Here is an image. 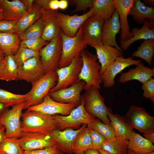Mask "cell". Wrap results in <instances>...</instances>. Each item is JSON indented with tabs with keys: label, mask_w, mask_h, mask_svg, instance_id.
Instances as JSON below:
<instances>
[{
	"label": "cell",
	"mask_w": 154,
	"mask_h": 154,
	"mask_svg": "<svg viewBox=\"0 0 154 154\" xmlns=\"http://www.w3.org/2000/svg\"><path fill=\"white\" fill-rule=\"evenodd\" d=\"M21 128L22 132H39L49 134L57 129L52 116L27 110L23 113Z\"/></svg>",
	"instance_id": "cell-1"
},
{
	"label": "cell",
	"mask_w": 154,
	"mask_h": 154,
	"mask_svg": "<svg viewBox=\"0 0 154 154\" xmlns=\"http://www.w3.org/2000/svg\"><path fill=\"white\" fill-rule=\"evenodd\" d=\"M80 56L82 58V65L79 80L85 82L84 90L86 91L92 86L100 89L102 83L100 74L101 66L97 62L96 55L85 49L81 51Z\"/></svg>",
	"instance_id": "cell-2"
},
{
	"label": "cell",
	"mask_w": 154,
	"mask_h": 154,
	"mask_svg": "<svg viewBox=\"0 0 154 154\" xmlns=\"http://www.w3.org/2000/svg\"><path fill=\"white\" fill-rule=\"evenodd\" d=\"M82 95L87 112L104 123H110L108 115L113 113L112 109L106 106L104 103L105 98L100 94L99 89L92 86Z\"/></svg>",
	"instance_id": "cell-3"
},
{
	"label": "cell",
	"mask_w": 154,
	"mask_h": 154,
	"mask_svg": "<svg viewBox=\"0 0 154 154\" xmlns=\"http://www.w3.org/2000/svg\"><path fill=\"white\" fill-rule=\"evenodd\" d=\"M61 35L62 50L59 68L68 66L74 58L80 56L81 51L87 46L84 38L82 25L74 37L65 36L61 31Z\"/></svg>",
	"instance_id": "cell-4"
},
{
	"label": "cell",
	"mask_w": 154,
	"mask_h": 154,
	"mask_svg": "<svg viewBox=\"0 0 154 154\" xmlns=\"http://www.w3.org/2000/svg\"><path fill=\"white\" fill-rule=\"evenodd\" d=\"M52 116L56 122L57 129L60 130L67 128L77 129L80 128L81 125H89L96 118L85 110L82 95L81 104L73 109L69 115L66 116L56 115Z\"/></svg>",
	"instance_id": "cell-5"
},
{
	"label": "cell",
	"mask_w": 154,
	"mask_h": 154,
	"mask_svg": "<svg viewBox=\"0 0 154 154\" xmlns=\"http://www.w3.org/2000/svg\"><path fill=\"white\" fill-rule=\"evenodd\" d=\"M62 50L61 32L48 42L39 52V56L45 74L56 71L59 68Z\"/></svg>",
	"instance_id": "cell-6"
},
{
	"label": "cell",
	"mask_w": 154,
	"mask_h": 154,
	"mask_svg": "<svg viewBox=\"0 0 154 154\" xmlns=\"http://www.w3.org/2000/svg\"><path fill=\"white\" fill-rule=\"evenodd\" d=\"M57 80L58 76L56 71L51 72L45 74L32 84L31 89L28 93L31 98L26 102L25 109L41 103L44 97L56 85Z\"/></svg>",
	"instance_id": "cell-7"
},
{
	"label": "cell",
	"mask_w": 154,
	"mask_h": 154,
	"mask_svg": "<svg viewBox=\"0 0 154 154\" xmlns=\"http://www.w3.org/2000/svg\"><path fill=\"white\" fill-rule=\"evenodd\" d=\"M26 102L21 103L8 109L0 118V124L5 128L6 138L14 137L19 139L22 131L21 118L22 111L25 109Z\"/></svg>",
	"instance_id": "cell-8"
},
{
	"label": "cell",
	"mask_w": 154,
	"mask_h": 154,
	"mask_svg": "<svg viewBox=\"0 0 154 154\" xmlns=\"http://www.w3.org/2000/svg\"><path fill=\"white\" fill-rule=\"evenodd\" d=\"M123 117L133 129L144 133L154 132V117L149 115L144 108L132 105Z\"/></svg>",
	"instance_id": "cell-9"
},
{
	"label": "cell",
	"mask_w": 154,
	"mask_h": 154,
	"mask_svg": "<svg viewBox=\"0 0 154 154\" xmlns=\"http://www.w3.org/2000/svg\"><path fill=\"white\" fill-rule=\"evenodd\" d=\"M82 65V58L80 56L74 58L68 66L58 68L56 71L58 76L57 83L49 92L66 88L79 80V75Z\"/></svg>",
	"instance_id": "cell-10"
},
{
	"label": "cell",
	"mask_w": 154,
	"mask_h": 154,
	"mask_svg": "<svg viewBox=\"0 0 154 154\" xmlns=\"http://www.w3.org/2000/svg\"><path fill=\"white\" fill-rule=\"evenodd\" d=\"M93 13V9L92 7L88 11L81 15L76 14L70 15L58 12L56 15V19L63 34L68 37H73Z\"/></svg>",
	"instance_id": "cell-11"
},
{
	"label": "cell",
	"mask_w": 154,
	"mask_h": 154,
	"mask_svg": "<svg viewBox=\"0 0 154 154\" xmlns=\"http://www.w3.org/2000/svg\"><path fill=\"white\" fill-rule=\"evenodd\" d=\"M86 124H83L77 129L67 128L63 130L57 129L52 131L49 135L55 145L62 152L66 154H74L72 146L73 143L78 134L86 127Z\"/></svg>",
	"instance_id": "cell-12"
},
{
	"label": "cell",
	"mask_w": 154,
	"mask_h": 154,
	"mask_svg": "<svg viewBox=\"0 0 154 154\" xmlns=\"http://www.w3.org/2000/svg\"><path fill=\"white\" fill-rule=\"evenodd\" d=\"M132 56L125 58L123 56L117 57L100 75L103 86L106 88L112 87L115 85V78L117 74L129 66L137 65L141 62V60H134Z\"/></svg>",
	"instance_id": "cell-13"
},
{
	"label": "cell",
	"mask_w": 154,
	"mask_h": 154,
	"mask_svg": "<svg viewBox=\"0 0 154 154\" xmlns=\"http://www.w3.org/2000/svg\"><path fill=\"white\" fill-rule=\"evenodd\" d=\"M77 106L74 104L62 103L53 100L48 94L44 98L43 101L36 106L27 109L29 110L37 112L42 114L51 116L60 114L66 116Z\"/></svg>",
	"instance_id": "cell-14"
},
{
	"label": "cell",
	"mask_w": 154,
	"mask_h": 154,
	"mask_svg": "<svg viewBox=\"0 0 154 154\" xmlns=\"http://www.w3.org/2000/svg\"><path fill=\"white\" fill-rule=\"evenodd\" d=\"M45 74L40 56L32 57L18 68L17 80L25 81L32 84Z\"/></svg>",
	"instance_id": "cell-15"
},
{
	"label": "cell",
	"mask_w": 154,
	"mask_h": 154,
	"mask_svg": "<svg viewBox=\"0 0 154 154\" xmlns=\"http://www.w3.org/2000/svg\"><path fill=\"white\" fill-rule=\"evenodd\" d=\"M85 84L83 81L79 80L68 87L49 92L48 94L53 100L57 102L73 104L77 106L81 103V93L84 89Z\"/></svg>",
	"instance_id": "cell-16"
},
{
	"label": "cell",
	"mask_w": 154,
	"mask_h": 154,
	"mask_svg": "<svg viewBox=\"0 0 154 154\" xmlns=\"http://www.w3.org/2000/svg\"><path fill=\"white\" fill-rule=\"evenodd\" d=\"M19 140L24 151L44 149L55 145L49 134L22 132Z\"/></svg>",
	"instance_id": "cell-17"
},
{
	"label": "cell",
	"mask_w": 154,
	"mask_h": 154,
	"mask_svg": "<svg viewBox=\"0 0 154 154\" xmlns=\"http://www.w3.org/2000/svg\"><path fill=\"white\" fill-rule=\"evenodd\" d=\"M104 20L93 15L82 25L84 38L87 44L91 47L102 44V29Z\"/></svg>",
	"instance_id": "cell-18"
},
{
	"label": "cell",
	"mask_w": 154,
	"mask_h": 154,
	"mask_svg": "<svg viewBox=\"0 0 154 154\" xmlns=\"http://www.w3.org/2000/svg\"><path fill=\"white\" fill-rule=\"evenodd\" d=\"M120 29L119 15L116 9L111 17L104 22L102 29V44L115 47L123 52L116 40V36Z\"/></svg>",
	"instance_id": "cell-19"
},
{
	"label": "cell",
	"mask_w": 154,
	"mask_h": 154,
	"mask_svg": "<svg viewBox=\"0 0 154 154\" xmlns=\"http://www.w3.org/2000/svg\"><path fill=\"white\" fill-rule=\"evenodd\" d=\"M135 0H114L116 9L119 17L121 26L120 41L128 40L133 36L130 31V28L128 21V16L134 5Z\"/></svg>",
	"instance_id": "cell-20"
},
{
	"label": "cell",
	"mask_w": 154,
	"mask_h": 154,
	"mask_svg": "<svg viewBox=\"0 0 154 154\" xmlns=\"http://www.w3.org/2000/svg\"><path fill=\"white\" fill-rule=\"evenodd\" d=\"M0 8L3 20L17 21L28 12L23 0H0Z\"/></svg>",
	"instance_id": "cell-21"
},
{
	"label": "cell",
	"mask_w": 154,
	"mask_h": 154,
	"mask_svg": "<svg viewBox=\"0 0 154 154\" xmlns=\"http://www.w3.org/2000/svg\"><path fill=\"white\" fill-rule=\"evenodd\" d=\"M92 47L96 50L97 58L100 64V76L117 57L123 56V52L111 46L102 44Z\"/></svg>",
	"instance_id": "cell-22"
},
{
	"label": "cell",
	"mask_w": 154,
	"mask_h": 154,
	"mask_svg": "<svg viewBox=\"0 0 154 154\" xmlns=\"http://www.w3.org/2000/svg\"><path fill=\"white\" fill-rule=\"evenodd\" d=\"M154 76V68L151 69L141 63L135 68L129 69L127 72L121 73L119 82L124 83L134 80H137L142 84Z\"/></svg>",
	"instance_id": "cell-23"
},
{
	"label": "cell",
	"mask_w": 154,
	"mask_h": 154,
	"mask_svg": "<svg viewBox=\"0 0 154 154\" xmlns=\"http://www.w3.org/2000/svg\"><path fill=\"white\" fill-rule=\"evenodd\" d=\"M131 33L133 35L131 38L125 41H120V47L123 51L126 50L132 44L138 40L154 39V21H150L147 19L141 28L139 29L134 28Z\"/></svg>",
	"instance_id": "cell-24"
},
{
	"label": "cell",
	"mask_w": 154,
	"mask_h": 154,
	"mask_svg": "<svg viewBox=\"0 0 154 154\" xmlns=\"http://www.w3.org/2000/svg\"><path fill=\"white\" fill-rule=\"evenodd\" d=\"M108 116L110 120L116 137L128 141L133 131L123 116L117 114L109 113Z\"/></svg>",
	"instance_id": "cell-25"
},
{
	"label": "cell",
	"mask_w": 154,
	"mask_h": 154,
	"mask_svg": "<svg viewBox=\"0 0 154 154\" xmlns=\"http://www.w3.org/2000/svg\"><path fill=\"white\" fill-rule=\"evenodd\" d=\"M128 149L136 154H145L154 151L153 143L133 131L129 137Z\"/></svg>",
	"instance_id": "cell-26"
},
{
	"label": "cell",
	"mask_w": 154,
	"mask_h": 154,
	"mask_svg": "<svg viewBox=\"0 0 154 154\" xmlns=\"http://www.w3.org/2000/svg\"><path fill=\"white\" fill-rule=\"evenodd\" d=\"M129 15L138 24H143L147 19L154 21V8L148 6L140 0H135Z\"/></svg>",
	"instance_id": "cell-27"
},
{
	"label": "cell",
	"mask_w": 154,
	"mask_h": 154,
	"mask_svg": "<svg viewBox=\"0 0 154 154\" xmlns=\"http://www.w3.org/2000/svg\"><path fill=\"white\" fill-rule=\"evenodd\" d=\"M19 33H0V48L5 55H14L20 47Z\"/></svg>",
	"instance_id": "cell-28"
},
{
	"label": "cell",
	"mask_w": 154,
	"mask_h": 154,
	"mask_svg": "<svg viewBox=\"0 0 154 154\" xmlns=\"http://www.w3.org/2000/svg\"><path fill=\"white\" fill-rule=\"evenodd\" d=\"M92 15L104 21L109 19L116 10L114 0H92Z\"/></svg>",
	"instance_id": "cell-29"
},
{
	"label": "cell",
	"mask_w": 154,
	"mask_h": 154,
	"mask_svg": "<svg viewBox=\"0 0 154 154\" xmlns=\"http://www.w3.org/2000/svg\"><path fill=\"white\" fill-rule=\"evenodd\" d=\"M90 129V128L86 127L76 137L72 146L74 153L84 152L93 148Z\"/></svg>",
	"instance_id": "cell-30"
},
{
	"label": "cell",
	"mask_w": 154,
	"mask_h": 154,
	"mask_svg": "<svg viewBox=\"0 0 154 154\" xmlns=\"http://www.w3.org/2000/svg\"><path fill=\"white\" fill-rule=\"evenodd\" d=\"M18 68L13 55H5L0 80L7 82L17 80Z\"/></svg>",
	"instance_id": "cell-31"
},
{
	"label": "cell",
	"mask_w": 154,
	"mask_h": 154,
	"mask_svg": "<svg viewBox=\"0 0 154 154\" xmlns=\"http://www.w3.org/2000/svg\"><path fill=\"white\" fill-rule=\"evenodd\" d=\"M40 17L39 8L33 2L32 9L21 19L17 21V26L19 34L22 33L27 29L34 24Z\"/></svg>",
	"instance_id": "cell-32"
},
{
	"label": "cell",
	"mask_w": 154,
	"mask_h": 154,
	"mask_svg": "<svg viewBox=\"0 0 154 154\" xmlns=\"http://www.w3.org/2000/svg\"><path fill=\"white\" fill-rule=\"evenodd\" d=\"M154 54V39L144 40L132 54V56L139 58L145 61L150 66Z\"/></svg>",
	"instance_id": "cell-33"
},
{
	"label": "cell",
	"mask_w": 154,
	"mask_h": 154,
	"mask_svg": "<svg viewBox=\"0 0 154 154\" xmlns=\"http://www.w3.org/2000/svg\"><path fill=\"white\" fill-rule=\"evenodd\" d=\"M31 98L28 93L24 94H16L0 88V103L8 108L26 102Z\"/></svg>",
	"instance_id": "cell-34"
},
{
	"label": "cell",
	"mask_w": 154,
	"mask_h": 154,
	"mask_svg": "<svg viewBox=\"0 0 154 154\" xmlns=\"http://www.w3.org/2000/svg\"><path fill=\"white\" fill-rule=\"evenodd\" d=\"M128 141L116 137L107 140L102 149L112 154H127Z\"/></svg>",
	"instance_id": "cell-35"
},
{
	"label": "cell",
	"mask_w": 154,
	"mask_h": 154,
	"mask_svg": "<svg viewBox=\"0 0 154 154\" xmlns=\"http://www.w3.org/2000/svg\"><path fill=\"white\" fill-rule=\"evenodd\" d=\"M44 21L45 24L41 38L49 42L60 34L61 29L56 20V16Z\"/></svg>",
	"instance_id": "cell-36"
},
{
	"label": "cell",
	"mask_w": 154,
	"mask_h": 154,
	"mask_svg": "<svg viewBox=\"0 0 154 154\" xmlns=\"http://www.w3.org/2000/svg\"><path fill=\"white\" fill-rule=\"evenodd\" d=\"M19 139L7 137L0 143V154H24Z\"/></svg>",
	"instance_id": "cell-37"
},
{
	"label": "cell",
	"mask_w": 154,
	"mask_h": 154,
	"mask_svg": "<svg viewBox=\"0 0 154 154\" xmlns=\"http://www.w3.org/2000/svg\"><path fill=\"white\" fill-rule=\"evenodd\" d=\"M45 22L40 18L19 35L21 40L26 39L40 38L42 34Z\"/></svg>",
	"instance_id": "cell-38"
},
{
	"label": "cell",
	"mask_w": 154,
	"mask_h": 154,
	"mask_svg": "<svg viewBox=\"0 0 154 154\" xmlns=\"http://www.w3.org/2000/svg\"><path fill=\"white\" fill-rule=\"evenodd\" d=\"M104 136L107 140L116 138L113 128L110 123H104L98 118H95L88 126Z\"/></svg>",
	"instance_id": "cell-39"
},
{
	"label": "cell",
	"mask_w": 154,
	"mask_h": 154,
	"mask_svg": "<svg viewBox=\"0 0 154 154\" xmlns=\"http://www.w3.org/2000/svg\"><path fill=\"white\" fill-rule=\"evenodd\" d=\"M37 56H39V52L22 47H19L15 54L13 55L18 67L29 59Z\"/></svg>",
	"instance_id": "cell-40"
},
{
	"label": "cell",
	"mask_w": 154,
	"mask_h": 154,
	"mask_svg": "<svg viewBox=\"0 0 154 154\" xmlns=\"http://www.w3.org/2000/svg\"><path fill=\"white\" fill-rule=\"evenodd\" d=\"M48 42L44 40L41 37L29 38L21 40L20 47L26 48L39 52L40 50L46 45Z\"/></svg>",
	"instance_id": "cell-41"
},
{
	"label": "cell",
	"mask_w": 154,
	"mask_h": 154,
	"mask_svg": "<svg viewBox=\"0 0 154 154\" xmlns=\"http://www.w3.org/2000/svg\"><path fill=\"white\" fill-rule=\"evenodd\" d=\"M141 87L143 90V96L150 99L154 102V79L153 77L142 84Z\"/></svg>",
	"instance_id": "cell-42"
},
{
	"label": "cell",
	"mask_w": 154,
	"mask_h": 154,
	"mask_svg": "<svg viewBox=\"0 0 154 154\" xmlns=\"http://www.w3.org/2000/svg\"><path fill=\"white\" fill-rule=\"evenodd\" d=\"M90 129V134L93 148L97 150L102 149L103 145L107 140L103 135L96 131Z\"/></svg>",
	"instance_id": "cell-43"
},
{
	"label": "cell",
	"mask_w": 154,
	"mask_h": 154,
	"mask_svg": "<svg viewBox=\"0 0 154 154\" xmlns=\"http://www.w3.org/2000/svg\"><path fill=\"white\" fill-rule=\"evenodd\" d=\"M17 21L3 20L0 21V33H19Z\"/></svg>",
	"instance_id": "cell-44"
},
{
	"label": "cell",
	"mask_w": 154,
	"mask_h": 154,
	"mask_svg": "<svg viewBox=\"0 0 154 154\" xmlns=\"http://www.w3.org/2000/svg\"><path fill=\"white\" fill-rule=\"evenodd\" d=\"M71 5L75 6V9L71 12V14L76 12L86 10L91 8L92 5V0H72L68 1Z\"/></svg>",
	"instance_id": "cell-45"
},
{
	"label": "cell",
	"mask_w": 154,
	"mask_h": 154,
	"mask_svg": "<svg viewBox=\"0 0 154 154\" xmlns=\"http://www.w3.org/2000/svg\"><path fill=\"white\" fill-rule=\"evenodd\" d=\"M24 154H64L55 145L42 149L24 151Z\"/></svg>",
	"instance_id": "cell-46"
},
{
	"label": "cell",
	"mask_w": 154,
	"mask_h": 154,
	"mask_svg": "<svg viewBox=\"0 0 154 154\" xmlns=\"http://www.w3.org/2000/svg\"><path fill=\"white\" fill-rule=\"evenodd\" d=\"M59 1L58 0H50L49 7L53 11H58Z\"/></svg>",
	"instance_id": "cell-47"
},
{
	"label": "cell",
	"mask_w": 154,
	"mask_h": 154,
	"mask_svg": "<svg viewBox=\"0 0 154 154\" xmlns=\"http://www.w3.org/2000/svg\"><path fill=\"white\" fill-rule=\"evenodd\" d=\"M68 1L66 0L59 1V8L62 10L66 9L68 6Z\"/></svg>",
	"instance_id": "cell-48"
},
{
	"label": "cell",
	"mask_w": 154,
	"mask_h": 154,
	"mask_svg": "<svg viewBox=\"0 0 154 154\" xmlns=\"http://www.w3.org/2000/svg\"><path fill=\"white\" fill-rule=\"evenodd\" d=\"M143 136L146 139L153 143H154V132L149 133H144Z\"/></svg>",
	"instance_id": "cell-49"
},
{
	"label": "cell",
	"mask_w": 154,
	"mask_h": 154,
	"mask_svg": "<svg viewBox=\"0 0 154 154\" xmlns=\"http://www.w3.org/2000/svg\"><path fill=\"white\" fill-rule=\"evenodd\" d=\"M84 154H101L98 150L94 148L89 149L84 152Z\"/></svg>",
	"instance_id": "cell-50"
},
{
	"label": "cell",
	"mask_w": 154,
	"mask_h": 154,
	"mask_svg": "<svg viewBox=\"0 0 154 154\" xmlns=\"http://www.w3.org/2000/svg\"><path fill=\"white\" fill-rule=\"evenodd\" d=\"M5 128L4 126L0 129V143L5 138Z\"/></svg>",
	"instance_id": "cell-51"
},
{
	"label": "cell",
	"mask_w": 154,
	"mask_h": 154,
	"mask_svg": "<svg viewBox=\"0 0 154 154\" xmlns=\"http://www.w3.org/2000/svg\"><path fill=\"white\" fill-rule=\"evenodd\" d=\"M8 107L0 103V118L4 113L8 109Z\"/></svg>",
	"instance_id": "cell-52"
},
{
	"label": "cell",
	"mask_w": 154,
	"mask_h": 154,
	"mask_svg": "<svg viewBox=\"0 0 154 154\" xmlns=\"http://www.w3.org/2000/svg\"><path fill=\"white\" fill-rule=\"evenodd\" d=\"M142 1L144 4H146L148 7H153L154 6V0H143Z\"/></svg>",
	"instance_id": "cell-53"
},
{
	"label": "cell",
	"mask_w": 154,
	"mask_h": 154,
	"mask_svg": "<svg viewBox=\"0 0 154 154\" xmlns=\"http://www.w3.org/2000/svg\"><path fill=\"white\" fill-rule=\"evenodd\" d=\"M4 63V57L0 55V77L1 74Z\"/></svg>",
	"instance_id": "cell-54"
},
{
	"label": "cell",
	"mask_w": 154,
	"mask_h": 154,
	"mask_svg": "<svg viewBox=\"0 0 154 154\" xmlns=\"http://www.w3.org/2000/svg\"><path fill=\"white\" fill-rule=\"evenodd\" d=\"M98 151L101 154H112L102 149H99Z\"/></svg>",
	"instance_id": "cell-55"
},
{
	"label": "cell",
	"mask_w": 154,
	"mask_h": 154,
	"mask_svg": "<svg viewBox=\"0 0 154 154\" xmlns=\"http://www.w3.org/2000/svg\"><path fill=\"white\" fill-rule=\"evenodd\" d=\"M3 20V14L0 8V21Z\"/></svg>",
	"instance_id": "cell-56"
},
{
	"label": "cell",
	"mask_w": 154,
	"mask_h": 154,
	"mask_svg": "<svg viewBox=\"0 0 154 154\" xmlns=\"http://www.w3.org/2000/svg\"><path fill=\"white\" fill-rule=\"evenodd\" d=\"M0 55L3 57H4L5 54L4 52L0 48Z\"/></svg>",
	"instance_id": "cell-57"
},
{
	"label": "cell",
	"mask_w": 154,
	"mask_h": 154,
	"mask_svg": "<svg viewBox=\"0 0 154 154\" xmlns=\"http://www.w3.org/2000/svg\"><path fill=\"white\" fill-rule=\"evenodd\" d=\"M127 154H136L131 150L128 149L127 153Z\"/></svg>",
	"instance_id": "cell-58"
},
{
	"label": "cell",
	"mask_w": 154,
	"mask_h": 154,
	"mask_svg": "<svg viewBox=\"0 0 154 154\" xmlns=\"http://www.w3.org/2000/svg\"><path fill=\"white\" fill-rule=\"evenodd\" d=\"M145 154H154V151H153L149 153H147Z\"/></svg>",
	"instance_id": "cell-59"
},
{
	"label": "cell",
	"mask_w": 154,
	"mask_h": 154,
	"mask_svg": "<svg viewBox=\"0 0 154 154\" xmlns=\"http://www.w3.org/2000/svg\"><path fill=\"white\" fill-rule=\"evenodd\" d=\"M3 127H4V126L3 125H2L0 124V129L2 128Z\"/></svg>",
	"instance_id": "cell-60"
},
{
	"label": "cell",
	"mask_w": 154,
	"mask_h": 154,
	"mask_svg": "<svg viewBox=\"0 0 154 154\" xmlns=\"http://www.w3.org/2000/svg\"><path fill=\"white\" fill-rule=\"evenodd\" d=\"M76 154H84V152H80L77 153H76Z\"/></svg>",
	"instance_id": "cell-61"
}]
</instances>
